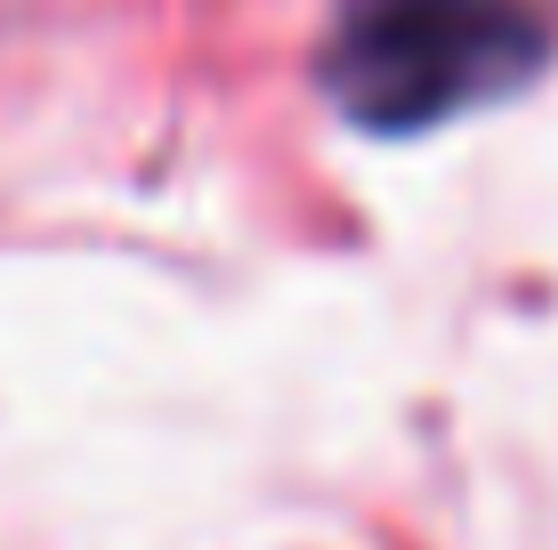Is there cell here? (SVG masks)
I'll list each match as a JSON object with an SVG mask.
<instances>
[{
  "label": "cell",
  "instance_id": "6da1fadb",
  "mask_svg": "<svg viewBox=\"0 0 558 550\" xmlns=\"http://www.w3.org/2000/svg\"><path fill=\"white\" fill-rule=\"evenodd\" d=\"M550 57L526 0H340L324 33V98L364 130H437L510 98Z\"/></svg>",
  "mask_w": 558,
  "mask_h": 550
}]
</instances>
